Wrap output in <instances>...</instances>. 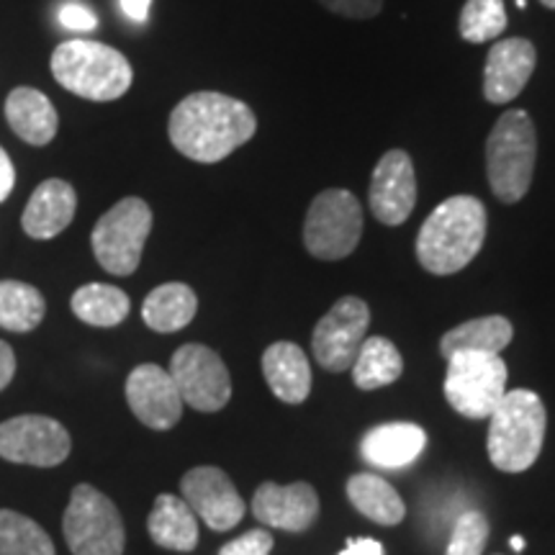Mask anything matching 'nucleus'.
Returning <instances> with one entry per match:
<instances>
[{
	"label": "nucleus",
	"instance_id": "1",
	"mask_svg": "<svg viewBox=\"0 0 555 555\" xmlns=\"http://www.w3.org/2000/svg\"><path fill=\"white\" fill-rule=\"evenodd\" d=\"M258 131V116L245 101L201 90L172 108L168 137L180 155L201 165L221 163Z\"/></svg>",
	"mask_w": 555,
	"mask_h": 555
},
{
	"label": "nucleus",
	"instance_id": "2",
	"mask_svg": "<svg viewBox=\"0 0 555 555\" xmlns=\"http://www.w3.org/2000/svg\"><path fill=\"white\" fill-rule=\"evenodd\" d=\"M486 206L476 196L446 198L422 224L414 249L433 275H453L470 266L486 240Z\"/></svg>",
	"mask_w": 555,
	"mask_h": 555
},
{
	"label": "nucleus",
	"instance_id": "3",
	"mask_svg": "<svg viewBox=\"0 0 555 555\" xmlns=\"http://www.w3.org/2000/svg\"><path fill=\"white\" fill-rule=\"evenodd\" d=\"M50 65L62 88L93 103L119 101L134 80L129 60L114 47L93 39L62 41L52 52Z\"/></svg>",
	"mask_w": 555,
	"mask_h": 555
},
{
	"label": "nucleus",
	"instance_id": "4",
	"mask_svg": "<svg viewBox=\"0 0 555 555\" xmlns=\"http://www.w3.org/2000/svg\"><path fill=\"white\" fill-rule=\"evenodd\" d=\"M489 420L486 448L491 463L504 474H522L530 468L543 450L547 427L545 404L538 393L530 388L506 391Z\"/></svg>",
	"mask_w": 555,
	"mask_h": 555
},
{
	"label": "nucleus",
	"instance_id": "5",
	"mask_svg": "<svg viewBox=\"0 0 555 555\" xmlns=\"http://www.w3.org/2000/svg\"><path fill=\"white\" fill-rule=\"evenodd\" d=\"M535 163L538 131L530 114L522 108L506 111L486 139V176L491 193L502 204L522 201L532 185Z\"/></svg>",
	"mask_w": 555,
	"mask_h": 555
},
{
	"label": "nucleus",
	"instance_id": "6",
	"mask_svg": "<svg viewBox=\"0 0 555 555\" xmlns=\"http://www.w3.org/2000/svg\"><path fill=\"white\" fill-rule=\"evenodd\" d=\"M150 232L152 208L147 201L137 196L121 198L95 221L93 234H90L95 260L111 275H131L142 262Z\"/></svg>",
	"mask_w": 555,
	"mask_h": 555
},
{
	"label": "nucleus",
	"instance_id": "7",
	"mask_svg": "<svg viewBox=\"0 0 555 555\" xmlns=\"http://www.w3.org/2000/svg\"><path fill=\"white\" fill-rule=\"evenodd\" d=\"M363 237V206L345 189H327L311 201L304 221V245L319 260H343Z\"/></svg>",
	"mask_w": 555,
	"mask_h": 555
},
{
	"label": "nucleus",
	"instance_id": "8",
	"mask_svg": "<svg viewBox=\"0 0 555 555\" xmlns=\"http://www.w3.org/2000/svg\"><path fill=\"white\" fill-rule=\"evenodd\" d=\"M62 527L73 555H121L127 545L119 509L90 483L73 489Z\"/></svg>",
	"mask_w": 555,
	"mask_h": 555
},
{
	"label": "nucleus",
	"instance_id": "9",
	"mask_svg": "<svg viewBox=\"0 0 555 555\" xmlns=\"http://www.w3.org/2000/svg\"><path fill=\"white\" fill-rule=\"evenodd\" d=\"M506 363L491 352H455L448 358L446 399L457 414L486 420L506 393Z\"/></svg>",
	"mask_w": 555,
	"mask_h": 555
},
{
	"label": "nucleus",
	"instance_id": "10",
	"mask_svg": "<svg viewBox=\"0 0 555 555\" xmlns=\"http://www.w3.org/2000/svg\"><path fill=\"white\" fill-rule=\"evenodd\" d=\"M170 376L176 380L183 404L196 412H221L232 399V378L224 360L211 347L189 343L178 347L170 360Z\"/></svg>",
	"mask_w": 555,
	"mask_h": 555
},
{
	"label": "nucleus",
	"instance_id": "11",
	"mask_svg": "<svg viewBox=\"0 0 555 555\" xmlns=\"http://www.w3.org/2000/svg\"><path fill=\"white\" fill-rule=\"evenodd\" d=\"M367 327H371V309H367L363 298H339L311 332V347H314L317 363L332 373L350 371Z\"/></svg>",
	"mask_w": 555,
	"mask_h": 555
},
{
	"label": "nucleus",
	"instance_id": "12",
	"mask_svg": "<svg viewBox=\"0 0 555 555\" xmlns=\"http://www.w3.org/2000/svg\"><path fill=\"white\" fill-rule=\"evenodd\" d=\"M67 429L44 414H21L0 425V457L18 466L54 468L67 461Z\"/></svg>",
	"mask_w": 555,
	"mask_h": 555
},
{
	"label": "nucleus",
	"instance_id": "13",
	"mask_svg": "<svg viewBox=\"0 0 555 555\" xmlns=\"http://www.w3.org/2000/svg\"><path fill=\"white\" fill-rule=\"evenodd\" d=\"M185 504L191 506L193 515L217 532H227L237 527L245 517L247 504L229 481V476L221 468L198 466L191 468L180 481Z\"/></svg>",
	"mask_w": 555,
	"mask_h": 555
},
{
	"label": "nucleus",
	"instance_id": "14",
	"mask_svg": "<svg viewBox=\"0 0 555 555\" xmlns=\"http://www.w3.org/2000/svg\"><path fill=\"white\" fill-rule=\"evenodd\" d=\"M373 217L386 227H399L412 217L416 204L414 163L404 150H388L378 159L367 191Z\"/></svg>",
	"mask_w": 555,
	"mask_h": 555
},
{
	"label": "nucleus",
	"instance_id": "15",
	"mask_svg": "<svg viewBox=\"0 0 555 555\" xmlns=\"http://www.w3.org/2000/svg\"><path fill=\"white\" fill-rule=\"evenodd\" d=\"M127 401L131 412L144 427L170 429L183 416V399H180L176 380L170 371L155 363L137 365L127 378Z\"/></svg>",
	"mask_w": 555,
	"mask_h": 555
},
{
	"label": "nucleus",
	"instance_id": "16",
	"mask_svg": "<svg viewBox=\"0 0 555 555\" xmlns=\"http://www.w3.org/2000/svg\"><path fill=\"white\" fill-rule=\"evenodd\" d=\"M538 65V50L530 39H499L489 50L483 67L486 101L502 106L522 93Z\"/></svg>",
	"mask_w": 555,
	"mask_h": 555
},
{
	"label": "nucleus",
	"instance_id": "17",
	"mask_svg": "<svg viewBox=\"0 0 555 555\" xmlns=\"http://www.w3.org/2000/svg\"><path fill=\"white\" fill-rule=\"evenodd\" d=\"M253 515L258 517V522L273 527V530L307 532L317 522L319 496L304 481L291 486H278L268 481L255 491Z\"/></svg>",
	"mask_w": 555,
	"mask_h": 555
},
{
	"label": "nucleus",
	"instance_id": "18",
	"mask_svg": "<svg viewBox=\"0 0 555 555\" xmlns=\"http://www.w3.org/2000/svg\"><path fill=\"white\" fill-rule=\"evenodd\" d=\"M78 211V193L62 178H50L31 193L21 227L31 240H52L73 224Z\"/></svg>",
	"mask_w": 555,
	"mask_h": 555
},
{
	"label": "nucleus",
	"instance_id": "19",
	"mask_svg": "<svg viewBox=\"0 0 555 555\" xmlns=\"http://www.w3.org/2000/svg\"><path fill=\"white\" fill-rule=\"evenodd\" d=\"M427 433L412 422H388L367 429L360 440V455L371 466L384 470H399L425 453Z\"/></svg>",
	"mask_w": 555,
	"mask_h": 555
},
{
	"label": "nucleus",
	"instance_id": "20",
	"mask_svg": "<svg viewBox=\"0 0 555 555\" xmlns=\"http://www.w3.org/2000/svg\"><path fill=\"white\" fill-rule=\"evenodd\" d=\"M5 121L21 142L47 147L60 129L57 108L37 88H16L5 99Z\"/></svg>",
	"mask_w": 555,
	"mask_h": 555
},
{
	"label": "nucleus",
	"instance_id": "21",
	"mask_svg": "<svg viewBox=\"0 0 555 555\" xmlns=\"http://www.w3.org/2000/svg\"><path fill=\"white\" fill-rule=\"evenodd\" d=\"M262 376L270 391L286 404H301L311 391L309 358L294 343H273L262 352Z\"/></svg>",
	"mask_w": 555,
	"mask_h": 555
},
{
	"label": "nucleus",
	"instance_id": "22",
	"mask_svg": "<svg viewBox=\"0 0 555 555\" xmlns=\"http://www.w3.org/2000/svg\"><path fill=\"white\" fill-rule=\"evenodd\" d=\"M150 538L159 547L176 553H191L198 545V517L183 496L159 494L147 519Z\"/></svg>",
	"mask_w": 555,
	"mask_h": 555
},
{
	"label": "nucleus",
	"instance_id": "23",
	"mask_svg": "<svg viewBox=\"0 0 555 555\" xmlns=\"http://www.w3.org/2000/svg\"><path fill=\"white\" fill-rule=\"evenodd\" d=\"M512 337H515V327H512L506 317H478L446 332V337L440 339V352L446 358H453L455 352H491V356H502V350L512 343Z\"/></svg>",
	"mask_w": 555,
	"mask_h": 555
},
{
	"label": "nucleus",
	"instance_id": "24",
	"mask_svg": "<svg viewBox=\"0 0 555 555\" xmlns=\"http://www.w3.org/2000/svg\"><path fill=\"white\" fill-rule=\"evenodd\" d=\"M198 311V296L193 294L185 283H163L142 304V319L150 330L163 332H180L189 327Z\"/></svg>",
	"mask_w": 555,
	"mask_h": 555
},
{
	"label": "nucleus",
	"instance_id": "25",
	"mask_svg": "<svg viewBox=\"0 0 555 555\" xmlns=\"http://www.w3.org/2000/svg\"><path fill=\"white\" fill-rule=\"evenodd\" d=\"M347 499H350L360 515H365L367 519L384 527L399 525L406 515L404 499L397 494V489L386 478L376 474L352 476L347 481Z\"/></svg>",
	"mask_w": 555,
	"mask_h": 555
},
{
	"label": "nucleus",
	"instance_id": "26",
	"mask_svg": "<svg viewBox=\"0 0 555 555\" xmlns=\"http://www.w3.org/2000/svg\"><path fill=\"white\" fill-rule=\"evenodd\" d=\"M401 373H404V360L391 339L378 335L363 339L352 363V380L360 391H376L397 384Z\"/></svg>",
	"mask_w": 555,
	"mask_h": 555
},
{
	"label": "nucleus",
	"instance_id": "27",
	"mask_svg": "<svg viewBox=\"0 0 555 555\" xmlns=\"http://www.w3.org/2000/svg\"><path fill=\"white\" fill-rule=\"evenodd\" d=\"M73 314L90 327H116L129 317L131 301L121 288L108 286V283H88L73 294Z\"/></svg>",
	"mask_w": 555,
	"mask_h": 555
},
{
	"label": "nucleus",
	"instance_id": "28",
	"mask_svg": "<svg viewBox=\"0 0 555 555\" xmlns=\"http://www.w3.org/2000/svg\"><path fill=\"white\" fill-rule=\"evenodd\" d=\"M47 314V301L39 288L21 281H0V327L9 332H31Z\"/></svg>",
	"mask_w": 555,
	"mask_h": 555
},
{
	"label": "nucleus",
	"instance_id": "29",
	"mask_svg": "<svg viewBox=\"0 0 555 555\" xmlns=\"http://www.w3.org/2000/svg\"><path fill=\"white\" fill-rule=\"evenodd\" d=\"M0 555H54V543L31 517L0 509Z\"/></svg>",
	"mask_w": 555,
	"mask_h": 555
},
{
	"label": "nucleus",
	"instance_id": "30",
	"mask_svg": "<svg viewBox=\"0 0 555 555\" xmlns=\"http://www.w3.org/2000/svg\"><path fill=\"white\" fill-rule=\"evenodd\" d=\"M506 29L504 0H466L457 21V31L468 44L499 39Z\"/></svg>",
	"mask_w": 555,
	"mask_h": 555
},
{
	"label": "nucleus",
	"instance_id": "31",
	"mask_svg": "<svg viewBox=\"0 0 555 555\" xmlns=\"http://www.w3.org/2000/svg\"><path fill=\"white\" fill-rule=\"evenodd\" d=\"M489 532V519L481 512H466L457 517L446 555H481Z\"/></svg>",
	"mask_w": 555,
	"mask_h": 555
},
{
	"label": "nucleus",
	"instance_id": "32",
	"mask_svg": "<svg viewBox=\"0 0 555 555\" xmlns=\"http://www.w3.org/2000/svg\"><path fill=\"white\" fill-rule=\"evenodd\" d=\"M273 551V535L268 530H247L232 543L221 547L219 555H270Z\"/></svg>",
	"mask_w": 555,
	"mask_h": 555
},
{
	"label": "nucleus",
	"instance_id": "33",
	"mask_svg": "<svg viewBox=\"0 0 555 555\" xmlns=\"http://www.w3.org/2000/svg\"><path fill=\"white\" fill-rule=\"evenodd\" d=\"M319 3L327 11L337 13V16L356 21L376 18L380 9H384V0H319Z\"/></svg>",
	"mask_w": 555,
	"mask_h": 555
},
{
	"label": "nucleus",
	"instance_id": "34",
	"mask_svg": "<svg viewBox=\"0 0 555 555\" xmlns=\"http://www.w3.org/2000/svg\"><path fill=\"white\" fill-rule=\"evenodd\" d=\"M60 24L69 31H93L99 26V18L90 5L80 3V0H69L60 9Z\"/></svg>",
	"mask_w": 555,
	"mask_h": 555
},
{
	"label": "nucleus",
	"instance_id": "35",
	"mask_svg": "<svg viewBox=\"0 0 555 555\" xmlns=\"http://www.w3.org/2000/svg\"><path fill=\"white\" fill-rule=\"evenodd\" d=\"M13 185H16V168H13L9 152L0 147V204L11 196Z\"/></svg>",
	"mask_w": 555,
	"mask_h": 555
},
{
	"label": "nucleus",
	"instance_id": "36",
	"mask_svg": "<svg viewBox=\"0 0 555 555\" xmlns=\"http://www.w3.org/2000/svg\"><path fill=\"white\" fill-rule=\"evenodd\" d=\"M16 376V356H13L11 345L0 339V391L11 384Z\"/></svg>",
	"mask_w": 555,
	"mask_h": 555
},
{
	"label": "nucleus",
	"instance_id": "37",
	"mask_svg": "<svg viewBox=\"0 0 555 555\" xmlns=\"http://www.w3.org/2000/svg\"><path fill=\"white\" fill-rule=\"evenodd\" d=\"M339 555H384V545L373 538H358V540H350Z\"/></svg>",
	"mask_w": 555,
	"mask_h": 555
},
{
	"label": "nucleus",
	"instance_id": "38",
	"mask_svg": "<svg viewBox=\"0 0 555 555\" xmlns=\"http://www.w3.org/2000/svg\"><path fill=\"white\" fill-rule=\"evenodd\" d=\"M150 5H152V0H121V11L127 13L131 21H137V24L147 21Z\"/></svg>",
	"mask_w": 555,
	"mask_h": 555
},
{
	"label": "nucleus",
	"instance_id": "39",
	"mask_svg": "<svg viewBox=\"0 0 555 555\" xmlns=\"http://www.w3.org/2000/svg\"><path fill=\"white\" fill-rule=\"evenodd\" d=\"M509 545H512V551H517V553L525 551V540L522 538H512Z\"/></svg>",
	"mask_w": 555,
	"mask_h": 555
},
{
	"label": "nucleus",
	"instance_id": "40",
	"mask_svg": "<svg viewBox=\"0 0 555 555\" xmlns=\"http://www.w3.org/2000/svg\"><path fill=\"white\" fill-rule=\"evenodd\" d=\"M540 3L545 5V9H551V11H555V0H540Z\"/></svg>",
	"mask_w": 555,
	"mask_h": 555
}]
</instances>
